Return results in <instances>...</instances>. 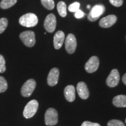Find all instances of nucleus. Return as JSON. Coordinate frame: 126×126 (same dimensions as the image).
Returning a JSON list of instances; mask_svg holds the SVG:
<instances>
[{
	"mask_svg": "<svg viewBox=\"0 0 126 126\" xmlns=\"http://www.w3.org/2000/svg\"><path fill=\"white\" fill-rule=\"evenodd\" d=\"M19 22L25 27H33L38 23V18L35 14L28 13L22 16L19 19Z\"/></svg>",
	"mask_w": 126,
	"mask_h": 126,
	"instance_id": "nucleus-1",
	"label": "nucleus"
},
{
	"mask_svg": "<svg viewBox=\"0 0 126 126\" xmlns=\"http://www.w3.org/2000/svg\"><path fill=\"white\" fill-rule=\"evenodd\" d=\"M39 108V103L37 100H32L28 102L25 107L23 114L26 119L32 117L37 112Z\"/></svg>",
	"mask_w": 126,
	"mask_h": 126,
	"instance_id": "nucleus-2",
	"label": "nucleus"
},
{
	"mask_svg": "<svg viewBox=\"0 0 126 126\" xmlns=\"http://www.w3.org/2000/svg\"><path fill=\"white\" fill-rule=\"evenodd\" d=\"M19 37L23 44L27 47H32L35 45V34L33 31H28L23 32L20 34Z\"/></svg>",
	"mask_w": 126,
	"mask_h": 126,
	"instance_id": "nucleus-3",
	"label": "nucleus"
},
{
	"mask_svg": "<svg viewBox=\"0 0 126 126\" xmlns=\"http://www.w3.org/2000/svg\"><path fill=\"white\" fill-rule=\"evenodd\" d=\"M45 124L47 126H54L58 123V113L55 109L49 108L45 115Z\"/></svg>",
	"mask_w": 126,
	"mask_h": 126,
	"instance_id": "nucleus-4",
	"label": "nucleus"
},
{
	"mask_svg": "<svg viewBox=\"0 0 126 126\" xmlns=\"http://www.w3.org/2000/svg\"><path fill=\"white\" fill-rule=\"evenodd\" d=\"M36 86L33 79H29L23 85L21 88V94L23 97H29L33 94Z\"/></svg>",
	"mask_w": 126,
	"mask_h": 126,
	"instance_id": "nucleus-5",
	"label": "nucleus"
},
{
	"mask_svg": "<svg viewBox=\"0 0 126 126\" xmlns=\"http://www.w3.org/2000/svg\"><path fill=\"white\" fill-rule=\"evenodd\" d=\"M105 11V6L103 5H96L91 9L90 13L88 16V18L90 21L94 22L98 19Z\"/></svg>",
	"mask_w": 126,
	"mask_h": 126,
	"instance_id": "nucleus-6",
	"label": "nucleus"
},
{
	"mask_svg": "<svg viewBox=\"0 0 126 126\" xmlns=\"http://www.w3.org/2000/svg\"><path fill=\"white\" fill-rule=\"evenodd\" d=\"M77 40L73 34H68L65 40V50L69 54H72L76 50Z\"/></svg>",
	"mask_w": 126,
	"mask_h": 126,
	"instance_id": "nucleus-7",
	"label": "nucleus"
},
{
	"mask_svg": "<svg viewBox=\"0 0 126 126\" xmlns=\"http://www.w3.org/2000/svg\"><path fill=\"white\" fill-rule=\"evenodd\" d=\"M56 16L53 14H50L47 15L44 22V26L46 31L49 33H53L56 29Z\"/></svg>",
	"mask_w": 126,
	"mask_h": 126,
	"instance_id": "nucleus-8",
	"label": "nucleus"
},
{
	"mask_svg": "<svg viewBox=\"0 0 126 126\" xmlns=\"http://www.w3.org/2000/svg\"><path fill=\"white\" fill-rule=\"evenodd\" d=\"M120 81L119 72L116 69L111 70L106 79V84L110 88H114L119 84Z\"/></svg>",
	"mask_w": 126,
	"mask_h": 126,
	"instance_id": "nucleus-9",
	"label": "nucleus"
},
{
	"mask_svg": "<svg viewBox=\"0 0 126 126\" xmlns=\"http://www.w3.org/2000/svg\"><path fill=\"white\" fill-rule=\"evenodd\" d=\"M99 65V60L96 56H92L87 61L85 65V69L88 73H93L97 70Z\"/></svg>",
	"mask_w": 126,
	"mask_h": 126,
	"instance_id": "nucleus-10",
	"label": "nucleus"
},
{
	"mask_svg": "<svg viewBox=\"0 0 126 126\" xmlns=\"http://www.w3.org/2000/svg\"><path fill=\"white\" fill-rule=\"evenodd\" d=\"M60 72L57 68H52L47 77V83L50 86H54L57 84L59 81Z\"/></svg>",
	"mask_w": 126,
	"mask_h": 126,
	"instance_id": "nucleus-11",
	"label": "nucleus"
},
{
	"mask_svg": "<svg viewBox=\"0 0 126 126\" xmlns=\"http://www.w3.org/2000/svg\"><path fill=\"white\" fill-rule=\"evenodd\" d=\"M117 21V17L114 15H110L103 18L99 21V26L103 28L111 27Z\"/></svg>",
	"mask_w": 126,
	"mask_h": 126,
	"instance_id": "nucleus-12",
	"label": "nucleus"
},
{
	"mask_svg": "<svg viewBox=\"0 0 126 126\" xmlns=\"http://www.w3.org/2000/svg\"><path fill=\"white\" fill-rule=\"evenodd\" d=\"M77 90L79 96L81 99H86L88 98L89 95V92L85 83L83 82H79L77 85Z\"/></svg>",
	"mask_w": 126,
	"mask_h": 126,
	"instance_id": "nucleus-13",
	"label": "nucleus"
},
{
	"mask_svg": "<svg viewBox=\"0 0 126 126\" xmlns=\"http://www.w3.org/2000/svg\"><path fill=\"white\" fill-rule=\"evenodd\" d=\"M65 40V34L63 31H58L56 33L54 36V47L56 49H60L64 43Z\"/></svg>",
	"mask_w": 126,
	"mask_h": 126,
	"instance_id": "nucleus-14",
	"label": "nucleus"
},
{
	"mask_svg": "<svg viewBox=\"0 0 126 126\" xmlns=\"http://www.w3.org/2000/svg\"><path fill=\"white\" fill-rule=\"evenodd\" d=\"M64 96L67 101L72 102L75 99V89L73 85H68L64 89Z\"/></svg>",
	"mask_w": 126,
	"mask_h": 126,
	"instance_id": "nucleus-15",
	"label": "nucleus"
},
{
	"mask_svg": "<svg viewBox=\"0 0 126 126\" xmlns=\"http://www.w3.org/2000/svg\"><path fill=\"white\" fill-rule=\"evenodd\" d=\"M113 104L117 108H126V95L120 94L113 98Z\"/></svg>",
	"mask_w": 126,
	"mask_h": 126,
	"instance_id": "nucleus-16",
	"label": "nucleus"
},
{
	"mask_svg": "<svg viewBox=\"0 0 126 126\" xmlns=\"http://www.w3.org/2000/svg\"><path fill=\"white\" fill-rule=\"evenodd\" d=\"M58 12L59 15L63 18H64L67 16V6H66L65 3L63 1H60L58 3L57 6Z\"/></svg>",
	"mask_w": 126,
	"mask_h": 126,
	"instance_id": "nucleus-17",
	"label": "nucleus"
},
{
	"mask_svg": "<svg viewBox=\"0 0 126 126\" xmlns=\"http://www.w3.org/2000/svg\"><path fill=\"white\" fill-rule=\"evenodd\" d=\"M17 0H2L0 2V7L2 9H8L14 6Z\"/></svg>",
	"mask_w": 126,
	"mask_h": 126,
	"instance_id": "nucleus-18",
	"label": "nucleus"
},
{
	"mask_svg": "<svg viewBox=\"0 0 126 126\" xmlns=\"http://www.w3.org/2000/svg\"><path fill=\"white\" fill-rule=\"evenodd\" d=\"M41 2L43 7L48 10L53 9L55 7L54 2L53 0H41Z\"/></svg>",
	"mask_w": 126,
	"mask_h": 126,
	"instance_id": "nucleus-19",
	"label": "nucleus"
},
{
	"mask_svg": "<svg viewBox=\"0 0 126 126\" xmlns=\"http://www.w3.org/2000/svg\"><path fill=\"white\" fill-rule=\"evenodd\" d=\"M8 24V20L7 18H0V34L2 33L5 30L7 29Z\"/></svg>",
	"mask_w": 126,
	"mask_h": 126,
	"instance_id": "nucleus-20",
	"label": "nucleus"
},
{
	"mask_svg": "<svg viewBox=\"0 0 126 126\" xmlns=\"http://www.w3.org/2000/svg\"><path fill=\"white\" fill-rule=\"evenodd\" d=\"M8 88V83L3 77L0 76V93L4 92Z\"/></svg>",
	"mask_w": 126,
	"mask_h": 126,
	"instance_id": "nucleus-21",
	"label": "nucleus"
},
{
	"mask_svg": "<svg viewBox=\"0 0 126 126\" xmlns=\"http://www.w3.org/2000/svg\"><path fill=\"white\" fill-rule=\"evenodd\" d=\"M108 126H125L122 121L119 120H111L108 123Z\"/></svg>",
	"mask_w": 126,
	"mask_h": 126,
	"instance_id": "nucleus-22",
	"label": "nucleus"
},
{
	"mask_svg": "<svg viewBox=\"0 0 126 126\" xmlns=\"http://www.w3.org/2000/svg\"><path fill=\"white\" fill-rule=\"evenodd\" d=\"M79 7H80V4L79 2H74L72 3V4H71L70 6L68 7V10L70 11V12H75L78 9H79Z\"/></svg>",
	"mask_w": 126,
	"mask_h": 126,
	"instance_id": "nucleus-23",
	"label": "nucleus"
},
{
	"mask_svg": "<svg viewBox=\"0 0 126 126\" xmlns=\"http://www.w3.org/2000/svg\"><path fill=\"white\" fill-rule=\"evenodd\" d=\"M5 71V61L4 57L0 54V73H3Z\"/></svg>",
	"mask_w": 126,
	"mask_h": 126,
	"instance_id": "nucleus-24",
	"label": "nucleus"
},
{
	"mask_svg": "<svg viewBox=\"0 0 126 126\" xmlns=\"http://www.w3.org/2000/svg\"><path fill=\"white\" fill-rule=\"evenodd\" d=\"M110 4L116 7H119L122 5L123 0H109Z\"/></svg>",
	"mask_w": 126,
	"mask_h": 126,
	"instance_id": "nucleus-25",
	"label": "nucleus"
},
{
	"mask_svg": "<svg viewBox=\"0 0 126 126\" xmlns=\"http://www.w3.org/2000/svg\"><path fill=\"white\" fill-rule=\"evenodd\" d=\"M81 126H100V125L96 123H92L88 121H85L82 124Z\"/></svg>",
	"mask_w": 126,
	"mask_h": 126,
	"instance_id": "nucleus-26",
	"label": "nucleus"
},
{
	"mask_svg": "<svg viewBox=\"0 0 126 126\" xmlns=\"http://www.w3.org/2000/svg\"><path fill=\"white\" fill-rule=\"evenodd\" d=\"M75 13V17L77 19L82 18L84 16V13L81 10H80V9H78Z\"/></svg>",
	"mask_w": 126,
	"mask_h": 126,
	"instance_id": "nucleus-27",
	"label": "nucleus"
},
{
	"mask_svg": "<svg viewBox=\"0 0 126 126\" xmlns=\"http://www.w3.org/2000/svg\"><path fill=\"white\" fill-rule=\"evenodd\" d=\"M122 81H123V82L126 85V73L123 75V77Z\"/></svg>",
	"mask_w": 126,
	"mask_h": 126,
	"instance_id": "nucleus-28",
	"label": "nucleus"
},
{
	"mask_svg": "<svg viewBox=\"0 0 126 126\" xmlns=\"http://www.w3.org/2000/svg\"><path fill=\"white\" fill-rule=\"evenodd\" d=\"M91 8V6L90 5H88L87 6V8H88V9H89Z\"/></svg>",
	"mask_w": 126,
	"mask_h": 126,
	"instance_id": "nucleus-29",
	"label": "nucleus"
},
{
	"mask_svg": "<svg viewBox=\"0 0 126 126\" xmlns=\"http://www.w3.org/2000/svg\"><path fill=\"white\" fill-rule=\"evenodd\" d=\"M125 122H126V120H125Z\"/></svg>",
	"mask_w": 126,
	"mask_h": 126,
	"instance_id": "nucleus-30",
	"label": "nucleus"
}]
</instances>
